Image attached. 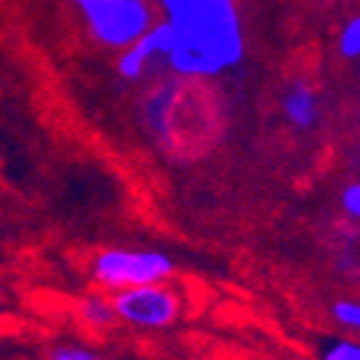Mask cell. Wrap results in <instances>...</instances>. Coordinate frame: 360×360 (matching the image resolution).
<instances>
[{
    "label": "cell",
    "mask_w": 360,
    "mask_h": 360,
    "mask_svg": "<svg viewBox=\"0 0 360 360\" xmlns=\"http://www.w3.org/2000/svg\"><path fill=\"white\" fill-rule=\"evenodd\" d=\"M174 30L167 63L186 78H212L232 71L245 58V30L234 0H156Z\"/></svg>",
    "instance_id": "6da1fadb"
},
{
    "label": "cell",
    "mask_w": 360,
    "mask_h": 360,
    "mask_svg": "<svg viewBox=\"0 0 360 360\" xmlns=\"http://www.w3.org/2000/svg\"><path fill=\"white\" fill-rule=\"evenodd\" d=\"M84 15L91 38L106 49H127L156 23L149 0H68Z\"/></svg>",
    "instance_id": "7a4b0ae2"
},
{
    "label": "cell",
    "mask_w": 360,
    "mask_h": 360,
    "mask_svg": "<svg viewBox=\"0 0 360 360\" xmlns=\"http://www.w3.org/2000/svg\"><path fill=\"white\" fill-rule=\"evenodd\" d=\"M174 272V259L159 250H103L91 262V275L108 292L162 285Z\"/></svg>",
    "instance_id": "3957f363"
},
{
    "label": "cell",
    "mask_w": 360,
    "mask_h": 360,
    "mask_svg": "<svg viewBox=\"0 0 360 360\" xmlns=\"http://www.w3.org/2000/svg\"><path fill=\"white\" fill-rule=\"evenodd\" d=\"M114 307L119 320L144 328V330H162L179 320L181 300L179 295L167 285H141V288L114 292Z\"/></svg>",
    "instance_id": "277c9868"
},
{
    "label": "cell",
    "mask_w": 360,
    "mask_h": 360,
    "mask_svg": "<svg viewBox=\"0 0 360 360\" xmlns=\"http://www.w3.org/2000/svg\"><path fill=\"white\" fill-rule=\"evenodd\" d=\"M172 51H174V30H172V25L167 20H159L136 43H131V46L121 51L116 71L127 81H139V78L144 76L146 66H149L151 60L159 58V56L169 58Z\"/></svg>",
    "instance_id": "5b68a950"
},
{
    "label": "cell",
    "mask_w": 360,
    "mask_h": 360,
    "mask_svg": "<svg viewBox=\"0 0 360 360\" xmlns=\"http://www.w3.org/2000/svg\"><path fill=\"white\" fill-rule=\"evenodd\" d=\"M283 111L295 129H312L320 119V101L305 81H295L283 96Z\"/></svg>",
    "instance_id": "8992f818"
},
{
    "label": "cell",
    "mask_w": 360,
    "mask_h": 360,
    "mask_svg": "<svg viewBox=\"0 0 360 360\" xmlns=\"http://www.w3.org/2000/svg\"><path fill=\"white\" fill-rule=\"evenodd\" d=\"M78 312H81V320L91 328H106V325L114 323L119 315H116L114 300H106L103 295H89L81 300L78 305Z\"/></svg>",
    "instance_id": "52a82bcc"
},
{
    "label": "cell",
    "mask_w": 360,
    "mask_h": 360,
    "mask_svg": "<svg viewBox=\"0 0 360 360\" xmlns=\"http://www.w3.org/2000/svg\"><path fill=\"white\" fill-rule=\"evenodd\" d=\"M338 51L342 58H360V15L348 18L338 36Z\"/></svg>",
    "instance_id": "ba28073f"
},
{
    "label": "cell",
    "mask_w": 360,
    "mask_h": 360,
    "mask_svg": "<svg viewBox=\"0 0 360 360\" xmlns=\"http://www.w3.org/2000/svg\"><path fill=\"white\" fill-rule=\"evenodd\" d=\"M333 318L350 330L360 333V302L358 300H338L333 305Z\"/></svg>",
    "instance_id": "9c48e42d"
},
{
    "label": "cell",
    "mask_w": 360,
    "mask_h": 360,
    "mask_svg": "<svg viewBox=\"0 0 360 360\" xmlns=\"http://www.w3.org/2000/svg\"><path fill=\"white\" fill-rule=\"evenodd\" d=\"M323 360H360L358 340H333L323 350Z\"/></svg>",
    "instance_id": "30bf717a"
},
{
    "label": "cell",
    "mask_w": 360,
    "mask_h": 360,
    "mask_svg": "<svg viewBox=\"0 0 360 360\" xmlns=\"http://www.w3.org/2000/svg\"><path fill=\"white\" fill-rule=\"evenodd\" d=\"M340 205L350 219L360 222V181H353V184H348L345 189H342Z\"/></svg>",
    "instance_id": "8fae6325"
},
{
    "label": "cell",
    "mask_w": 360,
    "mask_h": 360,
    "mask_svg": "<svg viewBox=\"0 0 360 360\" xmlns=\"http://www.w3.org/2000/svg\"><path fill=\"white\" fill-rule=\"evenodd\" d=\"M49 360H101L94 350L81 348V345H58L51 353Z\"/></svg>",
    "instance_id": "7c38bea8"
},
{
    "label": "cell",
    "mask_w": 360,
    "mask_h": 360,
    "mask_svg": "<svg viewBox=\"0 0 360 360\" xmlns=\"http://www.w3.org/2000/svg\"><path fill=\"white\" fill-rule=\"evenodd\" d=\"M338 3H342V0H338Z\"/></svg>",
    "instance_id": "4fadbf2b"
}]
</instances>
